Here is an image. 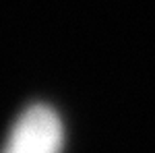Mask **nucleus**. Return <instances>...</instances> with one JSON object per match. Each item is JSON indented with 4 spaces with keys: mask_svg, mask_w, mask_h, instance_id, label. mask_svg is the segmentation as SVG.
Wrapping results in <instances>:
<instances>
[{
    "mask_svg": "<svg viewBox=\"0 0 155 153\" xmlns=\"http://www.w3.org/2000/svg\"><path fill=\"white\" fill-rule=\"evenodd\" d=\"M64 126L56 110L33 104L15 120L0 153H60Z\"/></svg>",
    "mask_w": 155,
    "mask_h": 153,
    "instance_id": "obj_1",
    "label": "nucleus"
}]
</instances>
